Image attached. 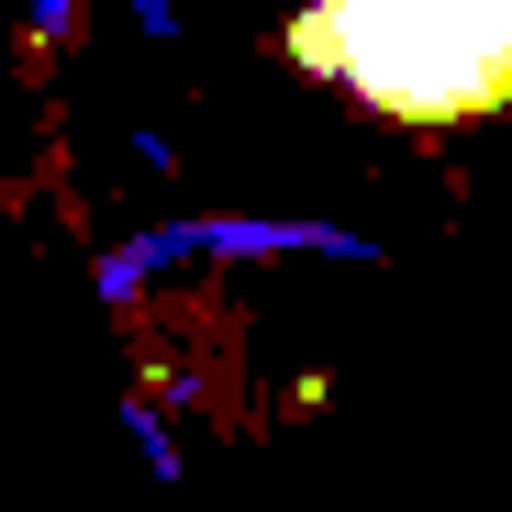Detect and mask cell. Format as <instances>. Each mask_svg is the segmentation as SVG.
I'll list each match as a JSON object with an SVG mask.
<instances>
[{"mask_svg": "<svg viewBox=\"0 0 512 512\" xmlns=\"http://www.w3.org/2000/svg\"><path fill=\"white\" fill-rule=\"evenodd\" d=\"M290 56L412 134L512 112V0H312Z\"/></svg>", "mask_w": 512, "mask_h": 512, "instance_id": "obj_1", "label": "cell"}]
</instances>
